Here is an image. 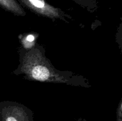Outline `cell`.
Listing matches in <instances>:
<instances>
[{"label":"cell","mask_w":122,"mask_h":121,"mask_svg":"<svg viewBox=\"0 0 122 121\" xmlns=\"http://www.w3.org/2000/svg\"><path fill=\"white\" fill-rule=\"evenodd\" d=\"M19 65L13 72L25 79L42 83L64 84L72 86L89 88V80L81 75L71 71H60L54 66L46 58L45 50L38 43L30 49L19 48Z\"/></svg>","instance_id":"cell-1"},{"label":"cell","mask_w":122,"mask_h":121,"mask_svg":"<svg viewBox=\"0 0 122 121\" xmlns=\"http://www.w3.org/2000/svg\"><path fill=\"white\" fill-rule=\"evenodd\" d=\"M23 8H25L36 15L48 18L52 21L60 20L69 22L70 15L57 7L48 3L45 0H16Z\"/></svg>","instance_id":"cell-2"},{"label":"cell","mask_w":122,"mask_h":121,"mask_svg":"<svg viewBox=\"0 0 122 121\" xmlns=\"http://www.w3.org/2000/svg\"><path fill=\"white\" fill-rule=\"evenodd\" d=\"M0 121H33V112L20 103L0 102Z\"/></svg>","instance_id":"cell-3"},{"label":"cell","mask_w":122,"mask_h":121,"mask_svg":"<svg viewBox=\"0 0 122 121\" xmlns=\"http://www.w3.org/2000/svg\"><path fill=\"white\" fill-rule=\"evenodd\" d=\"M0 7L17 16H25L26 14L24 8L16 0H0Z\"/></svg>","instance_id":"cell-4"},{"label":"cell","mask_w":122,"mask_h":121,"mask_svg":"<svg viewBox=\"0 0 122 121\" xmlns=\"http://www.w3.org/2000/svg\"><path fill=\"white\" fill-rule=\"evenodd\" d=\"M22 37L19 36L20 43H21V47L24 49L28 50L32 48L36 43L37 36L36 33H30L26 34L25 35H21Z\"/></svg>","instance_id":"cell-5"},{"label":"cell","mask_w":122,"mask_h":121,"mask_svg":"<svg viewBox=\"0 0 122 121\" xmlns=\"http://www.w3.org/2000/svg\"><path fill=\"white\" fill-rule=\"evenodd\" d=\"M83 8L91 12H94L97 8V4L94 0H71Z\"/></svg>","instance_id":"cell-6"},{"label":"cell","mask_w":122,"mask_h":121,"mask_svg":"<svg viewBox=\"0 0 122 121\" xmlns=\"http://www.w3.org/2000/svg\"><path fill=\"white\" fill-rule=\"evenodd\" d=\"M122 100H120L117 108V121H122Z\"/></svg>","instance_id":"cell-7"},{"label":"cell","mask_w":122,"mask_h":121,"mask_svg":"<svg viewBox=\"0 0 122 121\" xmlns=\"http://www.w3.org/2000/svg\"><path fill=\"white\" fill-rule=\"evenodd\" d=\"M86 121L85 119H83L80 118V119H79L78 121Z\"/></svg>","instance_id":"cell-8"}]
</instances>
